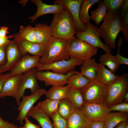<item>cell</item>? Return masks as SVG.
<instances>
[{"instance_id": "6da1fadb", "label": "cell", "mask_w": 128, "mask_h": 128, "mask_svg": "<svg viewBox=\"0 0 128 128\" xmlns=\"http://www.w3.org/2000/svg\"><path fill=\"white\" fill-rule=\"evenodd\" d=\"M50 26L52 36L68 40L76 33L74 21L65 7L54 14Z\"/></svg>"}, {"instance_id": "7a4b0ae2", "label": "cell", "mask_w": 128, "mask_h": 128, "mask_svg": "<svg viewBox=\"0 0 128 128\" xmlns=\"http://www.w3.org/2000/svg\"><path fill=\"white\" fill-rule=\"evenodd\" d=\"M120 12L108 11L103 23L99 28L101 37L105 44L110 48L116 46L115 42L119 33L122 31Z\"/></svg>"}, {"instance_id": "3957f363", "label": "cell", "mask_w": 128, "mask_h": 128, "mask_svg": "<svg viewBox=\"0 0 128 128\" xmlns=\"http://www.w3.org/2000/svg\"><path fill=\"white\" fill-rule=\"evenodd\" d=\"M68 41L65 39L52 36L46 45L44 53L40 58V64H46L70 59Z\"/></svg>"}, {"instance_id": "277c9868", "label": "cell", "mask_w": 128, "mask_h": 128, "mask_svg": "<svg viewBox=\"0 0 128 128\" xmlns=\"http://www.w3.org/2000/svg\"><path fill=\"white\" fill-rule=\"evenodd\" d=\"M108 86L96 79L91 81L81 90L84 103L104 104L108 93Z\"/></svg>"}, {"instance_id": "5b68a950", "label": "cell", "mask_w": 128, "mask_h": 128, "mask_svg": "<svg viewBox=\"0 0 128 128\" xmlns=\"http://www.w3.org/2000/svg\"><path fill=\"white\" fill-rule=\"evenodd\" d=\"M108 87V96L104 104L110 106L122 102L128 91V73L119 76Z\"/></svg>"}, {"instance_id": "8992f818", "label": "cell", "mask_w": 128, "mask_h": 128, "mask_svg": "<svg viewBox=\"0 0 128 128\" xmlns=\"http://www.w3.org/2000/svg\"><path fill=\"white\" fill-rule=\"evenodd\" d=\"M67 48L70 57L84 61L97 54V48L74 37L68 40Z\"/></svg>"}, {"instance_id": "52a82bcc", "label": "cell", "mask_w": 128, "mask_h": 128, "mask_svg": "<svg viewBox=\"0 0 128 128\" xmlns=\"http://www.w3.org/2000/svg\"><path fill=\"white\" fill-rule=\"evenodd\" d=\"M86 28L84 31L76 33V38L87 42L96 47H100L106 53L111 52L112 50L107 46L101 40V36L99 28L93 25L90 22L86 23Z\"/></svg>"}, {"instance_id": "ba28073f", "label": "cell", "mask_w": 128, "mask_h": 128, "mask_svg": "<svg viewBox=\"0 0 128 128\" xmlns=\"http://www.w3.org/2000/svg\"><path fill=\"white\" fill-rule=\"evenodd\" d=\"M79 109L90 122L105 121L111 112L109 107L104 104L84 103Z\"/></svg>"}, {"instance_id": "9c48e42d", "label": "cell", "mask_w": 128, "mask_h": 128, "mask_svg": "<svg viewBox=\"0 0 128 128\" xmlns=\"http://www.w3.org/2000/svg\"><path fill=\"white\" fill-rule=\"evenodd\" d=\"M84 61L70 57L69 60H63L46 64H40L36 68L37 71L50 70L58 73L64 74L73 70L75 67L82 65Z\"/></svg>"}, {"instance_id": "30bf717a", "label": "cell", "mask_w": 128, "mask_h": 128, "mask_svg": "<svg viewBox=\"0 0 128 128\" xmlns=\"http://www.w3.org/2000/svg\"><path fill=\"white\" fill-rule=\"evenodd\" d=\"M36 68L32 69L21 74L19 81L17 95L15 99L18 105L20 100L24 95L25 90L29 89L32 94L40 88L37 81Z\"/></svg>"}, {"instance_id": "8fae6325", "label": "cell", "mask_w": 128, "mask_h": 128, "mask_svg": "<svg viewBox=\"0 0 128 128\" xmlns=\"http://www.w3.org/2000/svg\"><path fill=\"white\" fill-rule=\"evenodd\" d=\"M80 72L73 70L67 73L63 74L48 70L37 71L36 77L38 80L43 82L46 86H64L67 84L68 78L73 75Z\"/></svg>"}, {"instance_id": "7c38bea8", "label": "cell", "mask_w": 128, "mask_h": 128, "mask_svg": "<svg viewBox=\"0 0 128 128\" xmlns=\"http://www.w3.org/2000/svg\"><path fill=\"white\" fill-rule=\"evenodd\" d=\"M46 90L43 88H40L34 93L29 96L23 95L20 101L17 110L19 111L17 119L21 125L23 121L27 117V114L34 104L43 95Z\"/></svg>"}, {"instance_id": "4fadbf2b", "label": "cell", "mask_w": 128, "mask_h": 128, "mask_svg": "<svg viewBox=\"0 0 128 128\" xmlns=\"http://www.w3.org/2000/svg\"><path fill=\"white\" fill-rule=\"evenodd\" d=\"M83 0H56L54 4H60L64 5L69 11L73 19L76 33L82 32L86 29V25L81 21L79 16L81 5Z\"/></svg>"}, {"instance_id": "5bb4252c", "label": "cell", "mask_w": 128, "mask_h": 128, "mask_svg": "<svg viewBox=\"0 0 128 128\" xmlns=\"http://www.w3.org/2000/svg\"><path fill=\"white\" fill-rule=\"evenodd\" d=\"M14 41L16 44L22 56L28 54L33 56L42 57L45 49L46 45L33 43L23 39L17 33L14 35Z\"/></svg>"}, {"instance_id": "9a60e30c", "label": "cell", "mask_w": 128, "mask_h": 128, "mask_svg": "<svg viewBox=\"0 0 128 128\" xmlns=\"http://www.w3.org/2000/svg\"><path fill=\"white\" fill-rule=\"evenodd\" d=\"M40 58L27 54L23 56L10 70L11 76L22 74L32 69H36L40 64Z\"/></svg>"}, {"instance_id": "2e32d148", "label": "cell", "mask_w": 128, "mask_h": 128, "mask_svg": "<svg viewBox=\"0 0 128 128\" xmlns=\"http://www.w3.org/2000/svg\"><path fill=\"white\" fill-rule=\"evenodd\" d=\"M6 55V62L0 67V73L10 71L22 56L13 40L11 41L7 46Z\"/></svg>"}, {"instance_id": "e0dca14e", "label": "cell", "mask_w": 128, "mask_h": 128, "mask_svg": "<svg viewBox=\"0 0 128 128\" xmlns=\"http://www.w3.org/2000/svg\"><path fill=\"white\" fill-rule=\"evenodd\" d=\"M31 1L37 7L35 13L33 16L28 17L32 23L42 15L49 14H54L65 7L60 4L47 5L43 3L41 0H32Z\"/></svg>"}, {"instance_id": "ac0fdd59", "label": "cell", "mask_w": 128, "mask_h": 128, "mask_svg": "<svg viewBox=\"0 0 128 128\" xmlns=\"http://www.w3.org/2000/svg\"><path fill=\"white\" fill-rule=\"evenodd\" d=\"M21 74L11 76L5 82L0 92V98L7 96L15 99L17 96L20 78Z\"/></svg>"}, {"instance_id": "d6986e66", "label": "cell", "mask_w": 128, "mask_h": 128, "mask_svg": "<svg viewBox=\"0 0 128 128\" xmlns=\"http://www.w3.org/2000/svg\"><path fill=\"white\" fill-rule=\"evenodd\" d=\"M34 27L35 43L46 45L52 36L50 27L46 23H37Z\"/></svg>"}, {"instance_id": "ffe728a7", "label": "cell", "mask_w": 128, "mask_h": 128, "mask_svg": "<svg viewBox=\"0 0 128 128\" xmlns=\"http://www.w3.org/2000/svg\"><path fill=\"white\" fill-rule=\"evenodd\" d=\"M90 123L79 109H76L67 120V128H85Z\"/></svg>"}, {"instance_id": "44dd1931", "label": "cell", "mask_w": 128, "mask_h": 128, "mask_svg": "<svg viewBox=\"0 0 128 128\" xmlns=\"http://www.w3.org/2000/svg\"><path fill=\"white\" fill-rule=\"evenodd\" d=\"M27 117L36 120L42 128H53L50 117L43 110L36 106H33L28 112Z\"/></svg>"}, {"instance_id": "7402d4cb", "label": "cell", "mask_w": 128, "mask_h": 128, "mask_svg": "<svg viewBox=\"0 0 128 128\" xmlns=\"http://www.w3.org/2000/svg\"><path fill=\"white\" fill-rule=\"evenodd\" d=\"M81 65L80 73L91 81L96 80L99 64L95 59L91 58L84 61Z\"/></svg>"}, {"instance_id": "603a6c76", "label": "cell", "mask_w": 128, "mask_h": 128, "mask_svg": "<svg viewBox=\"0 0 128 128\" xmlns=\"http://www.w3.org/2000/svg\"><path fill=\"white\" fill-rule=\"evenodd\" d=\"M119 76L106 68L105 66L99 64L96 78L97 81L108 86L115 81Z\"/></svg>"}, {"instance_id": "cb8c5ba5", "label": "cell", "mask_w": 128, "mask_h": 128, "mask_svg": "<svg viewBox=\"0 0 128 128\" xmlns=\"http://www.w3.org/2000/svg\"><path fill=\"white\" fill-rule=\"evenodd\" d=\"M128 113L111 112L105 121V128H114L120 123L128 121Z\"/></svg>"}, {"instance_id": "d4e9b609", "label": "cell", "mask_w": 128, "mask_h": 128, "mask_svg": "<svg viewBox=\"0 0 128 128\" xmlns=\"http://www.w3.org/2000/svg\"><path fill=\"white\" fill-rule=\"evenodd\" d=\"M70 87L65 86L52 87L45 93L47 98L53 100L59 101L67 97V93Z\"/></svg>"}, {"instance_id": "484cf974", "label": "cell", "mask_w": 128, "mask_h": 128, "mask_svg": "<svg viewBox=\"0 0 128 128\" xmlns=\"http://www.w3.org/2000/svg\"><path fill=\"white\" fill-rule=\"evenodd\" d=\"M90 81L80 72L70 77L67 80V84L70 87L81 90Z\"/></svg>"}, {"instance_id": "4316f807", "label": "cell", "mask_w": 128, "mask_h": 128, "mask_svg": "<svg viewBox=\"0 0 128 128\" xmlns=\"http://www.w3.org/2000/svg\"><path fill=\"white\" fill-rule=\"evenodd\" d=\"M59 101L47 98L45 100L39 102L36 106L50 117L53 114L57 112Z\"/></svg>"}, {"instance_id": "83f0119b", "label": "cell", "mask_w": 128, "mask_h": 128, "mask_svg": "<svg viewBox=\"0 0 128 128\" xmlns=\"http://www.w3.org/2000/svg\"><path fill=\"white\" fill-rule=\"evenodd\" d=\"M76 109L66 97L59 101L57 113L67 120Z\"/></svg>"}, {"instance_id": "f1b7e54d", "label": "cell", "mask_w": 128, "mask_h": 128, "mask_svg": "<svg viewBox=\"0 0 128 128\" xmlns=\"http://www.w3.org/2000/svg\"><path fill=\"white\" fill-rule=\"evenodd\" d=\"M100 64L106 66L112 73H114L118 70L120 65L118 61L111 52L101 55L99 59Z\"/></svg>"}, {"instance_id": "f546056e", "label": "cell", "mask_w": 128, "mask_h": 128, "mask_svg": "<svg viewBox=\"0 0 128 128\" xmlns=\"http://www.w3.org/2000/svg\"><path fill=\"white\" fill-rule=\"evenodd\" d=\"M67 97L76 109H79L84 103L80 90L70 87L67 92Z\"/></svg>"}, {"instance_id": "4dcf8cb0", "label": "cell", "mask_w": 128, "mask_h": 128, "mask_svg": "<svg viewBox=\"0 0 128 128\" xmlns=\"http://www.w3.org/2000/svg\"><path fill=\"white\" fill-rule=\"evenodd\" d=\"M99 0H85L81 4L80 9L79 16L80 20L83 24L89 21L91 16L88 14V10L90 7L95 4L97 3Z\"/></svg>"}, {"instance_id": "1f68e13d", "label": "cell", "mask_w": 128, "mask_h": 128, "mask_svg": "<svg viewBox=\"0 0 128 128\" xmlns=\"http://www.w3.org/2000/svg\"><path fill=\"white\" fill-rule=\"evenodd\" d=\"M97 3V8L91 12V18L95 21L97 25H98L105 18L107 9L103 1L100 0Z\"/></svg>"}, {"instance_id": "d6a6232c", "label": "cell", "mask_w": 128, "mask_h": 128, "mask_svg": "<svg viewBox=\"0 0 128 128\" xmlns=\"http://www.w3.org/2000/svg\"><path fill=\"white\" fill-rule=\"evenodd\" d=\"M124 0H103L108 11L115 12L119 11Z\"/></svg>"}, {"instance_id": "836d02e7", "label": "cell", "mask_w": 128, "mask_h": 128, "mask_svg": "<svg viewBox=\"0 0 128 128\" xmlns=\"http://www.w3.org/2000/svg\"><path fill=\"white\" fill-rule=\"evenodd\" d=\"M53 128H67V120L60 116L57 112L51 116Z\"/></svg>"}, {"instance_id": "e575fe53", "label": "cell", "mask_w": 128, "mask_h": 128, "mask_svg": "<svg viewBox=\"0 0 128 128\" xmlns=\"http://www.w3.org/2000/svg\"><path fill=\"white\" fill-rule=\"evenodd\" d=\"M122 32L125 40L128 41V11L123 14L120 15Z\"/></svg>"}, {"instance_id": "d590c367", "label": "cell", "mask_w": 128, "mask_h": 128, "mask_svg": "<svg viewBox=\"0 0 128 128\" xmlns=\"http://www.w3.org/2000/svg\"><path fill=\"white\" fill-rule=\"evenodd\" d=\"M123 41V38L120 37H119L117 44L118 49L117 53L114 56L120 65L126 64L128 65V59L122 56L120 54V47Z\"/></svg>"}, {"instance_id": "8d00e7d4", "label": "cell", "mask_w": 128, "mask_h": 128, "mask_svg": "<svg viewBox=\"0 0 128 128\" xmlns=\"http://www.w3.org/2000/svg\"><path fill=\"white\" fill-rule=\"evenodd\" d=\"M109 107L111 111H116L128 113V103L121 102Z\"/></svg>"}, {"instance_id": "74e56055", "label": "cell", "mask_w": 128, "mask_h": 128, "mask_svg": "<svg viewBox=\"0 0 128 128\" xmlns=\"http://www.w3.org/2000/svg\"><path fill=\"white\" fill-rule=\"evenodd\" d=\"M8 45L0 46V67L4 65L6 62V51Z\"/></svg>"}, {"instance_id": "f35d334b", "label": "cell", "mask_w": 128, "mask_h": 128, "mask_svg": "<svg viewBox=\"0 0 128 128\" xmlns=\"http://www.w3.org/2000/svg\"><path fill=\"white\" fill-rule=\"evenodd\" d=\"M0 128H19L12 123L4 120L0 116Z\"/></svg>"}, {"instance_id": "ab89813d", "label": "cell", "mask_w": 128, "mask_h": 128, "mask_svg": "<svg viewBox=\"0 0 128 128\" xmlns=\"http://www.w3.org/2000/svg\"><path fill=\"white\" fill-rule=\"evenodd\" d=\"M90 128H105V121H96L90 122Z\"/></svg>"}, {"instance_id": "60d3db41", "label": "cell", "mask_w": 128, "mask_h": 128, "mask_svg": "<svg viewBox=\"0 0 128 128\" xmlns=\"http://www.w3.org/2000/svg\"><path fill=\"white\" fill-rule=\"evenodd\" d=\"M11 76L9 73H0V92L5 81Z\"/></svg>"}, {"instance_id": "b9f144b4", "label": "cell", "mask_w": 128, "mask_h": 128, "mask_svg": "<svg viewBox=\"0 0 128 128\" xmlns=\"http://www.w3.org/2000/svg\"><path fill=\"white\" fill-rule=\"evenodd\" d=\"M14 35L7 36L2 38H0V46L8 45L11 41L9 39V38L14 37Z\"/></svg>"}, {"instance_id": "7bdbcfd3", "label": "cell", "mask_w": 128, "mask_h": 128, "mask_svg": "<svg viewBox=\"0 0 128 128\" xmlns=\"http://www.w3.org/2000/svg\"><path fill=\"white\" fill-rule=\"evenodd\" d=\"M9 27L6 26H1L0 28V38L5 37L8 33Z\"/></svg>"}, {"instance_id": "ee69618b", "label": "cell", "mask_w": 128, "mask_h": 128, "mask_svg": "<svg viewBox=\"0 0 128 128\" xmlns=\"http://www.w3.org/2000/svg\"><path fill=\"white\" fill-rule=\"evenodd\" d=\"M120 12V15L124 14L128 11V0H124V2L121 7Z\"/></svg>"}, {"instance_id": "f6af8a7d", "label": "cell", "mask_w": 128, "mask_h": 128, "mask_svg": "<svg viewBox=\"0 0 128 128\" xmlns=\"http://www.w3.org/2000/svg\"><path fill=\"white\" fill-rule=\"evenodd\" d=\"M25 123L24 125L28 128H40L39 126L31 122L27 117L25 119Z\"/></svg>"}, {"instance_id": "bcb514c9", "label": "cell", "mask_w": 128, "mask_h": 128, "mask_svg": "<svg viewBox=\"0 0 128 128\" xmlns=\"http://www.w3.org/2000/svg\"><path fill=\"white\" fill-rule=\"evenodd\" d=\"M128 122V121L121 122L118 124L115 128H125L126 124Z\"/></svg>"}, {"instance_id": "7dc6e473", "label": "cell", "mask_w": 128, "mask_h": 128, "mask_svg": "<svg viewBox=\"0 0 128 128\" xmlns=\"http://www.w3.org/2000/svg\"><path fill=\"white\" fill-rule=\"evenodd\" d=\"M123 102L128 103V92L125 94Z\"/></svg>"}, {"instance_id": "c3c4849f", "label": "cell", "mask_w": 128, "mask_h": 128, "mask_svg": "<svg viewBox=\"0 0 128 128\" xmlns=\"http://www.w3.org/2000/svg\"><path fill=\"white\" fill-rule=\"evenodd\" d=\"M20 128H28L27 127L24 125L23 126L20 127Z\"/></svg>"}, {"instance_id": "681fc988", "label": "cell", "mask_w": 128, "mask_h": 128, "mask_svg": "<svg viewBox=\"0 0 128 128\" xmlns=\"http://www.w3.org/2000/svg\"><path fill=\"white\" fill-rule=\"evenodd\" d=\"M125 128H128V122L126 124Z\"/></svg>"}, {"instance_id": "f907efd6", "label": "cell", "mask_w": 128, "mask_h": 128, "mask_svg": "<svg viewBox=\"0 0 128 128\" xmlns=\"http://www.w3.org/2000/svg\"><path fill=\"white\" fill-rule=\"evenodd\" d=\"M90 128L89 126H88V127H86V128Z\"/></svg>"}, {"instance_id": "816d5d0a", "label": "cell", "mask_w": 128, "mask_h": 128, "mask_svg": "<svg viewBox=\"0 0 128 128\" xmlns=\"http://www.w3.org/2000/svg\"><path fill=\"white\" fill-rule=\"evenodd\" d=\"M19 128H20V127H19Z\"/></svg>"}]
</instances>
